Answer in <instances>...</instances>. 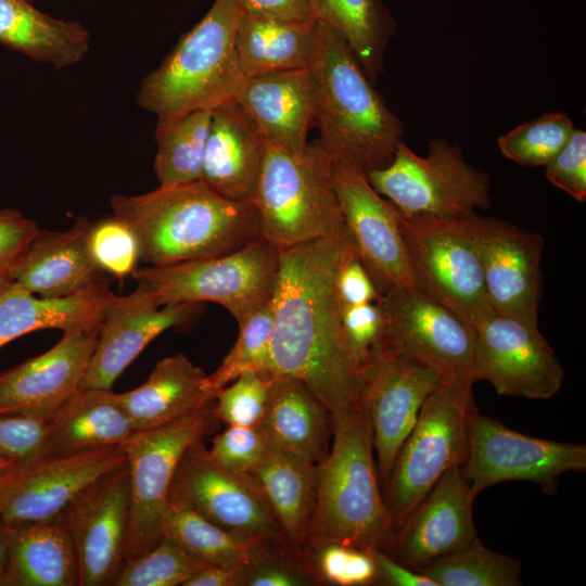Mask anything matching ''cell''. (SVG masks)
<instances>
[{
  "label": "cell",
  "instance_id": "cb8c5ba5",
  "mask_svg": "<svg viewBox=\"0 0 586 586\" xmlns=\"http://www.w3.org/2000/svg\"><path fill=\"white\" fill-rule=\"evenodd\" d=\"M267 140L233 99L212 110L201 180L232 201L251 203Z\"/></svg>",
  "mask_w": 586,
  "mask_h": 586
},
{
  "label": "cell",
  "instance_id": "f35d334b",
  "mask_svg": "<svg viewBox=\"0 0 586 586\" xmlns=\"http://www.w3.org/2000/svg\"><path fill=\"white\" fill-rule=\"evenodd\" d=\"M574 125L562 112L525 122L497 140L501 154L526 167L545 166L569 141Z\"/></svg>",
  "mask_w": 586,
  "mask_h": 586
},
{
  "label": "cell",
  "instance_id": "5b68a950",
  "mask_svg": "<svg viewBox=\"0 0 586 586\" xmlns=\"http://www.w3.org/2000/svg\"><path fill=\"white\" fill-rule=\"evenodd\" d=\"M244 0H214L141 82L137 103L165 122L233 100L246 78L235 49Z\"/></svg>",
  "mask_w": 586,
  "mask_h": 586
},
{
  "label": "cell",
  "instance_id": "f907efd6",
  "mask_svg": "<svg viewBox=\"0 0 586 586\" xmlns=\"http://www.w3.org/2000/svg\"><path fill=\"white\" fill-rule=\"evenodd\" d=\"M313 582L307 573L269 556L263 545L245 564L240 585L304 586Z\"/></svg>",
  "mask_w": 586,
  "mask_h": 586
},
{
  "label": "cell",
  "instance_id": "5bb4252c",
  "mask_svg": "<svg viewBox=\"0 0 586 586\" xmlns=\"http://www.w3.org/2000/svg\"><path fill=\"white\" fill-rule=\"evenodd\" d=\"M125 462L119 445L8 466L0 471V520L7 527L61 520L85 488Z\"/></svg>",
  "mask_w": 586,
  "mask_h": 586
},
{
  "label": "cell",
  "instance_id": "83f0119b",
  "mask_svg": "<svg viewBox=\"0 0 586 586\" xmlns=\"http://www.w3.org/2000/svg\"><path fill=\"white\" fill-rule=\"evenodd\" d=\"M115 296L104 281L60 298L40 297L10 282L0 288V347L37 330L98 329Z\"/></svg>",
  "mask_w": 586,
  "mask_h": 586
},
{
  "label": "cell",
  "instance_id": "b9f144b4",
  "mask_svg": "<svg viewBox=\"0 0 586 586\" xmlns=\"http://www.w3.org/2000/svg\"><path fill=\"white\" fill-rule=\"evenodd\" d=\"M88 247L104 272L124 279L138 268L140 246L133 230L116 216L91 222Z\"/></svg>",
  "mask_w": 586,
  "mask_h": 586
},
{
  "label": "cell",
  "instance_id": "6da1fadb",
  "mask_svg": "<svg viewBox=\"0 0 586 586\" xmlns=\"http://www.w3.org/2000/svg\"><path fill=\"white\" fill-rule=\"evenodd\" d=\"M352 251L345 227L280 249L271 300L270 374L304 381L332 421L362 405L365 372L346 343L336 289L340 267Z\"/></svg>",
  "mask_w": 586,
  "mask_h": 586
},
{
  "label": "cell",
  "instance_id": "d6986e66",
  "mask_svg": "<svg viewBox=\"0 0 586 586\" xmlns=\"http://www.w3.org/2000/svg\"><path fill=\"white\" fill-rule=\"evenodd\" d=\"M442 375L382 342L365 370L362 405L370 420L378 473L384 480L400 445L413 428L426 397Z\"/></svg>",
  "mask_w": 586,
  "mask_h": 586
},
{
  "label": "cell",
  "instance_id": "8992f818",
  "mask_svg": "<svg viewBox=\"0 0 586 586\" xmlns=\"http://www.w3.org/2000/svg\"><path fill=\"white\" fill-rule=\"evenodd\" d=\"M260 237L279 249L330 235L344 227L331 155L319 141L302 153L267 142L252 199Z\"/></svg>",
  "mask_w": 586,
  "mask_h": 586
},
{
  "label": "cell",
  "instance_id": "4dcf8cb0",
  "mask_svg": "<svg viewBox=\"0 0 586 586\" xmlns=\"http://www.w3.org/2000/svg\"><path fill=\"white\" fill-rule=\"evenodd\" d=\"M258 425L270 445L316 464L328 455L331 415L300 379L272 375L265 412Z\"/></svg>",
  "mask_w": 586,
  "mask_h": 586
},
{
  "label": "cell",
  "instance_id": "ba28073f",
  "mask_svg": "<svg viewBox=\"0 0 586 586\" xmlns=\"http://www.w3.org/2000/svg\"><path fill=\"white\" fill-rule=\"evenodd\" d=\"M280 249L259 237L225 255L167 266L137 268L131 275L160 305L212 302L243 323L272 300Z\"/></svg>",
  "mask_w": 586,
  "mask_h": 586
},
{
  "label": "cell",
  "instance_id": "ab89813d",
  "mask_svg": "<svg viewBox=\"0 0 586 586\" xmlns=\"http://www.w3.org/2000/svg\"><path fill=\"white\" fill-rule=\"evenodd\" d=\"M271 301L239 326L238 339L220 366L207 374L211 392L216 393L246 371L270 374L269 356L272 333Z\"/></svg>",
  "mask_w": 586,
  "mask_h": 586
},
{
  "label": "cell",
  "instance_id": "52a82bcc",
  "mask_svg": "<svg viewBox=\"0 0 586 586\" xmlns=\"http://www.w3.org/2000/svg\"><path fill=\"white\" fill-rule=\"evenodd\" d=\"M473 382L442 381L426 397L418 419L384 477V502L394 532L467 451V418L475 407Z\"/></svg>",
  "mask_w": 586,
  "mask_h": 586
},
{
  "label": "cell",
  "instance_id": "4316f807",
  "mask_svg": "<svg viewBox=\"0 0 586 586\" xmlns=\"http://www.w3.org/2000/svg\"><path fill=\"white\" fill-rule=\"evenodd\" d=\"M117 397L135 432L170 424L211 407L215 400L207 374L183 354L163 358L140 386Z\"/></svg>",
  "mask_w": 586,
  "mask_h": 586
},
{
  "label": "cell",
  "instance_id": "484cf974",
  "mask_svg": "<svg viewBox=\"0 0 586 586\" xmlns=\"http://www.w3.org/2000/svg\"><path fill=\"white\" fill-rule=\"evenodd\" d=\"M91 222L80 217L67 230L37 233L12 275V282L47 298L74 295L103 281L88 247Z\"/></svg>",
  "mask_w": 586,
  "mask_h": 586
},
{
  "label": "cell",
  "instance_id": "db71d44e",
  "mask_svg": "<svg viewBox=\"0 0 586 586\" xmlns=\"http://www.w3.org/2000/svg\"><path fill=\"white\" fill-rule=\"evenodd\" d=\"M245 10L292 22L314 21L310 0H244Z\"/></svg>",
  "mask_w": 586,
  "mask_h": 586
},
{
  "label": "cell",
  "instance_id": "30bf717a",
  "mask_svg": "<svg viewBox=\"0 0 586 586\" xmlns=\"http://www.w3.org/2000/svg\"><path fill=\"white\" fill-rule=\"evenodd\" d=\"M366 177L405 215L458 217L491 206L488 176L445 139L431 141L426 156L416 154L402 140L392 162Z\"/></svg>",
  "mask_w": 586,
  "mask_h": 586
},
{
  "label": "cell",
  "instance_id": "ee69618b",
  "mask_svg": "<svg viewBox=\"0 0 586 586\" xmlns=\"http://www.w3.org/2000/svg\"><path fill=\"white\" fill-rule=\"evenodd\" d=\"M314 546L316 569L324 582L339 586L374 584L377 566L372 551L335 542Z\"/></svg>",
  "mask_w": 586,
  "mask_h": 586
},
{
  "label": "cell",
  "instance_id": "1f68e13d",
  "mask_svg": "<svg viewBox=\"0 0 586 586\" xmlns=\"http://www.w3.org/2000/svg\"><path fill=\"white\" fill-rule=\"evenodd\" d=\"M1 586H79L76 550L63 519L7 527Z\"/></svg>",
  "mask_w": 586,
  "mask_h": 586
},
{
  "label": "cell",
  "instance_id": "681fc988",
  "mask_svg": "<svg viewBox=\"0 0 586 586\" xmlns=\"http://www.w3.org/2000/svg\"><path fill=\"white\" fill-rule=\"evenodd\" d=\"M39 226L14 208L0 209V288L12 282V275Z\"/></svg>",
  "mask_w": 586,
  "mask_h": 586
},
{
  "label": "cell",
  "instance_id": "3957f363",
  "mask_svg": "<svg viewBox=\"0 0 586 586\" xmlns=\"http://www.w3.org/2000/svg\"><path fill=\"white\" fill-rule=\"evenodd\" d=\"M317 27L319 48L310 69L318 141L367 176L392 162L403 124L372 87L347 43L327 24L317 21Z\"/></svg>",
  "mask_w": 586,
  "mask_h": 586
},
{
  "label": "cell",
  "instance_id": "11a10c76",
  "mask_svg": "<svg viewBox=\"0 0 586 586\" xmlns=\"http://www.w3.org/2000/svg\"><path fill=\"white\" fill-rule=\"evenodd\" d=\"M245 565H207L187 581L184 586H235L241 584Z\"/></svg>",
  "mask_w": 586,
  "mask_h": 586
},
{
  "label": "cell",
  "instance_id": "d4e9b609",
  "mask_svg": "<svg viewBox=\"0 0 586 586\" xmlns=\"http://www.w3.org/2000/svg\"><path fill=\"white\" fill-rule=\"evenodd\" d=\"M234 100L256 123L268 143L292 153L307 149L315 112L310 68L246 77Z\"/></svg>",
  "mask_w": 586,
  "mask_h": 586
},
{
  "label": "cell",
  "instance_id": "60d3db41",
  "mask_svg": "<svg viewBox=\"0 0 586 586\" xmlns=\"http://www.w3.org/2000/svg\"><path fill=\"white\" fill-rule=\"evenodd\" d=\"M205 566L175 542L163 537L154 548L126 562L114 585L184 586Z\"/></svg>",
  "mask_w": 586,
  "mask_h": 586
},
{
  "label": "cell",
  "instance_id": "836d02e7",
  "mask_svg": "<svg viewBox=\"0 0 586 586\" xmlns=\"http://www.w3.org/2000/svg\"><path fill=\"white\" fill-rule=\"evenodd\" d=\"M319 48L317 21L292 22L244 10L235 49L245 77L311 68Z\"/></svg>",
  "mask_w": 586,
  "mask_h": 586
},
{
  "label": "cell",
  "instance_id": "d6a6232c",
  "mask_svg": "<svg viewBox=\"0 0 586 586\" xmlns=\"http://www.w3.org/2000/svg\"><path fill=\"white\" fill-rule=\"evenodd\" d=\"M0 43L62 69L85 58L90 34L81 23L55 18L30 0H0Z\"/></svg>",
  "mask_w": 586,
  "mask_h": 586
},
{
  "label": "cell",
  "instance_id": "8d00e7d4",
  "mask_svg": "<svg viewBox=\"0 0 586 586\" xmlns=\"http://www.w3.org/2000/svg\"><path fill=\"white\" fill-rule=\"evenodd\" d=\"M211 118L212 110H198L157 123L153 167L160 187L201 180Z\"/></svg>",
  "mask_w": 586,
  "mask_h": 586
},
{
  "label": "cell",
  "instance_id": "e0dca14e",
  "mask_svg": "<svg viewBox=\"0 0 586 586\" xmlns=\"http://www.w3.org/2000/svg\"><path fill=\"white\" fill-rule=\"evenodd\" d=\"M463 218L479 254L493 311L538 323L544 238L475 212Z\"/></svg>",
  "mask_w": 586,
  "mask_h": 586
},
{
  "label": "cell",
  "instance_id": "7bdbcfd3",
  "mask_svg": "<svg viewBox=\"0 0 586 586\" xmlns=\"http://www.w3.org/2000/svg\"><path fill=\"white\" fill-rule=\"evenodd\" d=\"M272 375L246 371L215 395L216 419L228 425L256 426L260 423L269 396Z\"/></svg>",
  "mask_w": 586,
  "mask_h": 586
},
{
  "label": "cell",
  "instance_id": "8fae6325",
  "mask_svg": "<svg viewBox=\"0 0 586 586\" xmlns=\"http://www.w3.org/2000/svg\"><path fill=\"white\" fill-rule=\"evenodd\" d=\"M459 469L475 497L511 481L534 482L553 495L562 474L586 470V445L517 432L473 407L467 418V451Z\"/></svg>",
  "mask_w": 586,
  "mask_h": 586
},
{
  "label": "cell",
  "instance_id": "d590c367",
  "mask_svg": "<svg viewBox=\"0 0 586 586\" xmlns=\"http://www.w3.org/2000/svg\"><path fill=\"white\" fill-rule=\"evenodd\" d=\"M167 537L206 565H245L265 544L245 540L213 523L170 489L162 519Z\"/></svg>",
  "mask_w": 586,
  "mask_h": 586
},
{
  "label": "cell",
  "instance_id": "f546056e",
  "mask_svg": "<svg viewBox=\"0 0 586 586\" xmlns=\"http://www.w3.org/2000/svg\"><path fill=\"white\" fill-rule=\"evenodd\" d=\"M117 394L79 388L47 419L50 456H72L122 445L132 433Z\"/></svg>",
  "mask_w": 586,
  "mask_h": 586
},
{
  "label": "cell",
  "instance_id": "9c48e42d",
  "mask_svg": "<svg viewBox=\"0 0 586 586\" xmlns=\"http://www.w3.org/2000/svg\"><path fill=\"white\" fill-rule=\"evenodd\" d=\"M396 216L418 292L474 328L495 314L463 215H405L396 208Z\"/></svg>",
  "mask_w": 586,
  "mask_h": 586
},
{
  "label": "cell",
  "instance_id": "9f6ffc18",
  "mask_svg": "<svg viewBox=\"0 0 586 586\" xmlns=\"http://www.w3.org/2000/svg\"><path fill=\"white\" fill-rule=\"evenodd\" d=\"M8 560V533L7 526L0 520V586L2 583L4 570Z\"/></svg>",
  "mask_w": 586,
  "mask_h": 586
},
{
  "label": "cell",
  "instance_id": "816d5d0a",
  "mask_svg": "<svg viewBox=\"0 0 586 586\" xmlns=\"http://www.w3.org/2000/svg\"><path fill=\"white\" fill-rule=\"evenodd\" d=\"M336 289L343 307L374 303L381 295L355 251L347 255L340 267Z\"/></svg>",
  "mask_w": 586,
  "mask_h": 586
},
{
  "label": "cell",
  "instance_id": "7402d4cb",
  "mask_svg": "<svg viewBox=\"0 0 586 586\" xmlns=\"http://www.w3.org/2000/svg\"><path fill=\"white\" fill-rule=\"evenodd\" d=\"M475 498L459 467L450 468L395 532L388 555L418 571L467 547L477 537L472 515Z\"/></svg>",
  "mask_w": 586,
  "mask_h": 586
},
{
  "label": "cell",
  "instance_id": "2e32d148",
  "mask_svg": "<svg viewBox=\"0 0 586 586\" xmlns=\"http://www.w3.org/2000/svg\"><path fill=\"white\" fill-rule=\"evenodd\" d=\"M331 173L346 232L380 293L392 289L417 291L395 206L361 171L334 155Z\"/></svg>",
  "mask_w": 586,
  "mask_h": 586
},
{
  "label": "cell",
  "instance_id": "bcb514c9",
  "mask_svg": "<svg viewBox=\"0 0 586 586\" xmlns=\"http://www.w3.org/2000/svg\"><path fill=\"white\" fill-rule=\"evenodd\" d=\"M49 456L47 420L39 417L0 415V457L9 466L24 464Z\"/></svg>",
  "mask_w": 586,
  "mask_h": 586
},
{
  "label": "cell",
  "instance_id": "f1b7e54d",
  "mask_svg": "<svg viewBox=\"0 0 586 586\" xmlns=\"http://www.w3.org/2000/svg\"><path fill=\"white\" fill-rule=\"evenodd\" d=\"M318 466L268 443L247 477L264 499L288 543L307 542L314 512Z\"/></svg>",
  "mask_w": 586,
  "mask_h": 586
},
{
  "label": "cell",
  "instance_id": "c3c4849f",
  "mask_svg": "<svg viewBox=\"0 0 586 586\" xmlns=\"http://www.w3.org/2000/svg\"><path fill=\"white\" fill-rule=\"evenodd\" d=\"M546 178L578 202L586 199V132L574 128L569 141L545 166Z\"/></svg>",
  "mask_w": 586,
  "mask_h": 586
},
{
  "label": "cell",
  "instance_id": "680465c9",
  "mask_svg": "<svg viewBox=\"0 0 586 586\" xmlns=\"http://www.w3.org/2000/svg\"><path fill=\"white\" fill-rule=\"evenodd\" d=\"M30 1H33V0H30Z\"/></svg>",
  "mask_w": 586,
  "mask_h": 586
},
{
  "label": "cell",
  "instance_id": "ac0fdd59",
  "mask_svg": "<svg viewBox=\"0 0 586 586\" xmlns=\"http://www.w3.org/2000/svg\"><path fill=\"white\" fill-rule=\"evenodd\" d=\"M130 483L126 462L85 488L62 518L72 537L79 586L114 585L126 563Z\"/></svg>",
  "mask_w": 586,
  "mask_h": 586
},
{
  "label": "cell",
  "instance_id": "f5cc1de1",
  "mask_svg": "<svg viewBox=\"0 0 586 586\" xmlns=\"http://www.w3.org/2000/svg\"><path fill=\"white\" fill-rule=\"evenodd\" d=\"M377 566L374 584L388 586H436V584L422 573L393 559L387 552L372 550Z\"/></svg>",
  "mask_w": 586,
  "mask_h": 586
},
{
  "label": "cell",
  "instance_id": "603a6c76",
  "mask_svg": "<svg viewBox=\"0 0 586 586\" xmlns=\"http://www.w3.org/2000/svg\"><path fill=\"white\" fill-rule=\"evenodd\" d=\"M99 329L64 331L49 351L0 374V415L47 420L77 390L94 352Z\"/></svg>",
  "mask_w": 586,
  "mask_h": 586
},
{
  "label": "cell",
  "instance_id": "ffe728a7",
  "mask_svg": "<svg viewBox=\"0 0 586 586\" xmlns=\"http://www.w3.org/2000/svg\"><path fill=\"white\" fill-rule=\"evenodd\" d=\"M170 489L206 519L245 540L266 544L282 535L256 488L215 464L203 438L181 457Z\"/></svg>",
  "mask_w": 586,
  "mask_h": 586
},
{
  "label": "cell",
  "instance_id": "74e56055",
  "mask_svg": "<svg viewBox=\"0 0 586 586\" xmlns=\"http://www.w3.org/2000/svg\"><path fill=\"white\" fill-rule=\"evenodd\" d=\"M436 586H520L522 564L496 552L475 537L467 547L437 558L418 570Z\"/></svg>",
  "mask_w": 586,
  "mask_h": 586
},
{
  "label": "cell",
  "instance_id": "44dd1931",
  "mask_svg": "<svg viewBox=\"0 0 586 586\" xmlns=\"http://www.w3.org/2000/svg\"><path fill=\"white\" fill-rule=\"evenodd\" d=\"M200 304L160 306L138 282L126 296L116 295L100 324L98 341L80 388L112 390L140 353L161 333L194 315Z\"/></svg>",
  "mask_w": 586,
  "mask_h": 586
},
{
  "label": "cell",
  "instance_id": "7dc6e473",
  "mask_svg": "<svg viewBox=\"0 0 586 586\" xmlns=\"http://www.w3.org/2000/svg\"><path fill=\"white\" fill-rule=\"evenodd\" d=\"M342 326L348 348L365 372L373 351L385 336L384 315L378 301L343 307Z\"/></svg>",
  "mask_w": 586,
  "mask_h": 586
},
{
  "label": "cell",
  "instance_id": "4fadbf2b",
  "mask_svg": "<svg viewBox=\"0 0 586 586\" xmlns=\"http://www.w3.org/2000/svg\"><path fill=\"white\" fill-rule=\"evenodd\" d=\"M384 343L436 370L443 381L475 382V328L442 304L409 289L382 293Z\"/></svg>",
  "mask_w": 586,
  "mask_h": 586
},
{
  "label": "cell",
  "instance_id": "7c38bea8",
  "mask_svg": "<svg viewBox=\"0 0 586 586\" xmlns=\"http://www.w3.org/2000/svg\"><path fill=\"white\" fill-rule=\"evenodd\" d=\"M213 408L170 424L133 432L122 445L129 472L130 511L126 562L163 538L162 519L181 457L212 432Z\"/></svg>",
  "mask_w": 586,
  "mask_h": 586
},
{
  "label": "cell",
  "instance_id": "277c9868",
  "mask_svg": "<svg viewBox=\"0 0 586 586\" xmlns=\"http://www.w3.org/2000/svg\"><path fill=\"white\" fill-rule=\"evenodd\" d=\"M331 449L318 466L307 540L390 552L395 532L378 484L369 415L364 405L332 421Z\"/></svg>",
  "mask_w": 586,
  "mask_h": 586
},
{
  "label": "cell",
  "instance_id": "7a4b0ae2",
  "mask_svg": "<svg viewBox=\"0 0 586 586\" xmlns=\"http://www.w3.org/2000/svg\"><path fill=\"white\" fill-rule=\"evenodd\" d=\"M114 216L138 238L148 266L225 255L260 237L251 203L229 200L202 180L139 194H113Z\"/></svg>",
  "mask_w": 586,
  "mask_h": 586
},
{
  "label": "cell",
  "instance_id": "9a60e30c",
  "mask_svg": "<svg viewBox=\"0 0 586 586\" xmlns=\"http://www.w3.org/2000/svg\"><path fill=\"white\" fill-rule=\"evenodd\" d=\"M473 375L499 395L549 399L559 392L564 369L538 323L493 314L475 327Z\"/></svg>",
  "mask_w": 586,
  "mask_h": 586
},
{
  "label": "cell",
  "instance_id": "6f0895ef",
  "mask_svg": "<svg viewBox=\"0 0 586 586\" xmlns=\"http://www.w3.org/2000/svg\"><path fill=\"white\" fill-rule=\"evenodd\" d=\"M8 466H9V464H8L4 460H2L1 457H0V471H1L2 469L7 468Z\"/></svg>",
  "mask_w": 586,
  "mask_h": 586
},
{
  "label": "cell",
  "instance_id": "f6af8a7d",
  "mask_svg": "<svg viewBox=\"0 0 586 586\" xmlns=\"http://www.w3.org/2000/svg\"><path fill=\"white\" fill-rule=\"evenodd\" d=\"M267 445V438L259 425H229L214 437L207 453L219 468L247 482Z\"/></svg>",
  "mask_w": 586,
  "mask_h": 586
},
{
  "label": "cell",
  "instance_id": "e575fe53",
  "mask_svg": "<svg viewBox=\"0 0 586 586\" xmlns=\"http://www.w3.org/2000/svg\"><path fill=\"white\" fill-rule=\"evenodd\" d=\"M315 20L330 26L349 47L373 82L383 72L384 52L396 22L382 0H310Z\"/></svg>",
  "mask_w": 586,
  "mask_h": 586
}]
</instances>
